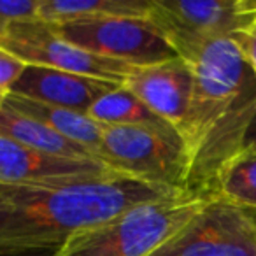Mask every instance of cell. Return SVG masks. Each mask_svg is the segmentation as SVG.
Returning a JSON list of instances; mask_svg holds the SVG:
<instances>
[{"instance_id":"cell-4","label":"cell","mask_w":256,"mask_h":256,"mask_svg":"<svg viewBox=\"0 0 256 256\" xmlns=\"http://www.w3.org/2000/svg\"><path fill=\"white\" fill-rule=\"evenodd\" d=\"M96 158L118 174L158 188L186 190L190 165L179 130L104 124Z\"/></svg>"},{"instance_id":"cell-3","label":"cell","mask_w":256,"mask_h":256,"mask_svg":"<svg viewBox=\"0 0 256 256\" xmlns=\"http://www.w3.org/2000/svg\"><path fill=\"white\" fill-rule=\"evenodd\" d=\"M214 196L176 192L72 234L50 256H151Z\"/></svg>"},{"instance_id":"cell-14","label":"cell","mask_w":256,"mask_h":256,"mask_svg":"<svg viewBox=\"0 0 256 256\" xmlns=\"http://www.w3.org/2000/svg\"><path fill=\"white\" fill-rule=\"evenodd\" d=\"M151 0H40L37 20L67 23L95 18L148 20Z\"/></svg>"},{"instance_id":"cell-12","label":"cell","mask_w":256,"mask_h":256,"mask_svg":"<svg viewBox=\"0 0 256 256\" xmlns=\"http://www.w3.org/2000/svg\"><path fill=\"white\" fill-rule=\"evenodd\" d=\"M4 106L44 123L51 130L64 136L65 139L86 148L95 158L98 154L104 124L95 121L86 112L51 106V104H44V102H36V100L25 98V96L14 95V93H9L6 96Z\"/></svg>"},{"instance_id":"cell-9","label":"cell","mask_w":256,"mask_h":256,"mask_svg":"<svg viewBox=\"0 0 256 256\" xmlns=\"http://www.w3.org/2000/svg\"><path fill=\"white\" fill-rule=\"evenodd\" d=\"M123 86L162 120L181 130L192 104L195 70L178 56L148 67H134Z\"/></svg>"},{"instance_id":"cell-18","label":"cell","mask_w":256,"mask_h":256,"mask_svg":"<svg viewBox=\"0 0 256 256\" xmlns=\"http://www.w3.org/2000/svg\"><path fill=\"white\" fill-rule=\"evenodd\" d=\"M230 39L238 50L240 56L244 58V62L248 64V67L256 76V18H252L242 28L232 34Z\"/></svg>"},{"instance_id":"cell-8","label":"cell","mask_w":256,"mask_h":256,"mask_svg":"<svg viewBox=\"0 0 256 256\" xmlns=\"http://www.w3.org/2000/svg\"><path fill=\"white\" fill-rule=\"evenodd\" d=\"M151 256H256V212L214 196Z\"/></svg>"},{"instance_id":"cell-7","label":"cell","mask_w":256,"mask_h":256,"mask_svg":"<svg viewBox=\"0 0 256 256\" xmlns=\"http://www.w3.org/2000/svg\"><path fill=\"white\" fill-rule=\"evenodd\" d=\"M0 48L26 65L56 68L72 74L124 84L132 65L96 56L62 39L50 23L37 18L14 22L0 34Z\"/></svg>"},{"instance_id":"cell-2","label":"cell","mask_w":256,"mask_h":256,"mask_svg":"<svg viewBox=\"0 0 256 256\" xmlns=\"http://www.w3.org/2000/svg\"><path fill=\"white\" fill-rule=\"evenodd\" d=\"M190 65L195 88L179 130L190 165L186 190L216 196L220 174L240 153L254 114L256 76L230 37L209 42Z\"/></svg>"},{"instance_id":"cell-19","label":"cell","mask_w":256,"mask_h":256,"mask_svg":"<svg viewBox=\"0 0 256 256\" xmlns=\"http://www.w3.org/2000/svg\"><path fill=\"white\" fill-rule=\"evenodd\" d=\"M25 67L26 64H23L20 58H16L14 54L0 48V92L9 95L12 86L16 84L20 76L23 74Z\"/></svg>"},{"instance_id":"cell-1","label":"cell","mask_w":256,"mask_h":256,"mask_svg":"<svg viewBox=\"0 0 256 256\" xmlns=\"http://www.w3.org/2000/svg\"><path fill=\"white\" fill-rule=\"evenodd\" d=\"M170 193L176 192L124 174L60 184H0V256L51 254L76 232Z\"/></svg>"},{"instance_id":"cell-11","label":"cell","mask_w":256,"mask_h":256,"mask_svg":"<svg viewBox=\"0 0 256 256\" xmlns=\"http://www.w3.org/2000/svg\"><path fill=\"white\" fill-rule=\"evenodd\" d=\"M118 86L121 84L40 65H26L11 93L88 114L96 100Z\"/></svg>"},{"instance_id":"cell-16","label":"cell","mask_w":256,"mask_h":256,"mask_svg":"<svg viewBox=\"0 0 256 256\" xmlns=\"http://www.w3.org/2000/svg\"><path fill=\"white\" fill-rule=\"evenodd\" d=\"M216 196L256 212V154L238 153L220 174Z\"/></svg>"},{"instance_id":"cell-13","label":"cell","mask_w":256,"mask_h":256,"mask_svg":"<svg viewBox=\"0 0 256 256\" xmlns=\"http://www.w3.org/2000/svg\"><path fill=\"white\" fill-rule=\"evenodd\" d=\"M0 136L44 154L74 160H96L86 148L65 139L40 121L8 106H0Z\"/></svg>"},{"instance_id":"cell-15","label":"cell","mask_w":256,"mask_h":256,"mask_svg":"<svg viewBox=\"0 0 256 256\" xmlns=\"http://www.w3.org/2000/svg\"><path fill=\"white\" fill-rule=\"evenodd\" d=\"M88 116L102 124H121V126H144L154 130H178L170 123L154 114L139 96L124 86L110 90L96 100L88 110Z\"/></svg>"},{"instance_id":"cell-10","label":"cell","mask_w":256,"mask_h":256,"mask_svg":"<svg viewBox=\"0 0 256 256\" xmlns=\"http://www.w3.org/2000/svg\"><path fill=\"white\" fill-rule=\"evenodd\" d=\"M118 174L98 160L44 154L0 136V184H60Z\"/></svg>"},{"instance_id":"cell-20","label":"cell","mask_w":256,"mask_h":256,"mask_svg":"<svg viewBox=\"0 0 256 256\" xmlns=\"http://www.w3.org/2000/svg\"><path fill=\"white\" fill-rule=\"evenodd\" d=\"M240 153H254L256 154V109H254V114H252L251 121H249V126L244 134V139H242Z\"/></svg>"},{"instance_id":"cell-17","label":"cell","mask_w":256,"mask_h":256,"mask_svg":"<svg viewBox=\"0 0 256 256\" xmlns=\"http://www.w3.org/2000/svg\"><path fill=\"white\" fill-rule=\"evenodd\" d=\"M40 0H0V34L11 23L37 18Z\"/></svg>"},{"instance_id":"cell-5","label":"cell","mask_w":256,"mask_h":256,"mask_svg":"<svg viewBox=\"0 0 256 256\" xmlns=\"http://www.w3.org/2000/svg\"><path fill=\"white\" fill-rule=\"evenodd\" d=\"M256 18V0H151L148 22L179 58L192 64L209 42Z\"/></svg>"},{"instance_id":"cell-6","label":"cell","mask_w":256,"mask_h":256,"mask_svg":"<svg viewBox=\"0 0 256 256\" xmlns=\"http://www.w3.org/2000/svg\"><path fill=\"white\" fill-rule=\"evenodd\" d=\"M50 25L62 39L74 46L132 67H148L178 58L176 51L148 20L95 18Z\"/></svg>"},{"instance_id":"cell-21","label":"cell","mask_w":256,"mask_h":256,"mask_svg":"<svg viewBox=\"0 0 256 256\" xmlns=\"http://www.w3.org/2000/svg\"><path fill=\"white\" fill-rule=\"evenodd\" d=\"M6 96H8V93H4V92H0V106H2V104H4Z\"/></svg>"}]
</instances>
